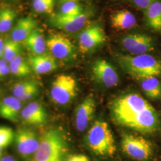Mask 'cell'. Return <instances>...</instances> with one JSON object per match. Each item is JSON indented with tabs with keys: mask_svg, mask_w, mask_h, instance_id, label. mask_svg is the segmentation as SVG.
I'll use <instances>...</instances> for the list:
<instances>
[{
	"mask_svg": "<svg viewBox=\"0 0 161 161\" xmlns=\"http://www.w3.org/2000/svg\"><path fill=\"white\" fill-rule=\"evenodd\" d=\"M66 161H90L86 155L81 154H76L69 156Z\"/></svg>",
	"mask_w": 161,
	"mask_h": 161,
	"instance_id": "33",
	"label": "cell"
},
{
	"mask_svg": "<svg viewBox=\"0 0 161 161\" xmlns=\"http://www.w3.org/2000/svg\"><path fill=\"white\" fill-rule=\"evenodd\" d=\"M47 115L42 104L39 102H32L22 108L20 120L27 125L38 127L46 122Z\"/></svg>",
	"mask_w": 161,
	"mask_h": 161,
	"instance_id": "14",
	"label": "cell"
},
{
	"mask_svg": "<svg viewBox=\"0 0 161 161\" xmlns=\"http://www.w3.org/2000/svg\"><path fill=\"white\" fill-rule=\"evenodd\" d=\"M121 44L125 50L133 56L145 54L154 50L152 38L143 34L125 35L121 39Z\"/></svg>",
	"mask_w": 161,
	"mask_h": 161,
	"instance_id": "11",
	"label": "cell"
},
{
	"mask_svg": "<svg viewBox=\"0 0 161 161\" xmlns=\"http://www.w3.org/2000/svg\"><path fill=\"white\" fill-rule=\"evenodd\" d=\"M14 142L19 155L28 161L39 147L40 137L33 130L22 127L15 131Z\"/></svg>",
	"mask_w": 161,
	"mask_h": 161,
	"instance_id": "7",
	"label": "cell"
},
{
	"mask_svg": "<svg viewBox=\"0 0 161 161\" xmlns=\"http://www.w3.org/2000/svg\"><path fill=\"white\" fill-rule=\"evenodd\" d=\"M39 92H40L39 86L35 82L32 86H31L29 89H28L25 92H24V94L21 97L18 98V99L20 100L22 102L29 101L36 97L38 96Z\"/></svg>",
	"mask_w": 161,
	"mask_h": 161,
	"instance_id": "30",
	"label": "cell"
},
{
	"mask_svg": "<svg viewBox=\"0 0 161 161\" xmlns=\"http://www.w3.org/2000/svg\"><path fill=\"white\" fill-rule=\"evenodd\" d=\"M17 14L10 8L0 10V33H6L12 28Z\"/></svg>",
	"mask_w": 161,
	"mask_h": 161,
	"instance_id": "25",
	"label": "cell"
},
{
	"mask_svg": "<svg viewBox=\"0 0 161 161\" xmlns=\"http://www.w3.org/2000/svg\"><path fill=\"white\" fill-rule=\"evenodd\" d=\"M146 22L151 29L161 30V1H156L144 12Z\"/></svg>",
	"mask_w": 161,
	"mask_h": 161,
	"instance_id": "21",
	"label": "cell"
},
{
	"mask_svg": "<svg viewBox=\"0 0 161 161\" xmlns=\"http://www.w3.org/2000/svg\"><path fill=\"white\" fill-rule=\"evenodd\" d=\"M36 27L37 22L32 16H27L22 17L12 29L10 39L21 43L37 28Z\"/></svg>",
	"mask_w": 161,
	"mask_h": 161,
	"instance_id": "18",
	"label": "cell"
},
{
	"mask_svg": "<svg viewBox=\"0 0 161 161\" xmlns=\"http://www.w3.org/2000/svg\"><path fill=\"white\" fill-rule=\"evenodd\" d=\"M77 84L75 78L69 75H58L52 82L50 96L54 103L66 105L75 97Z\"/></svg>",
	"mask_w": 161,
	"mask_h": 161,
	"instance_id": "5",
	"label": "cell"
},
{
	"mask_svg": "<svg viewBox=\"0 0 161 161\" xmlns=\"http://www.w3.org/2000/svg\"><path fill=\"white\" fill-rule=\"evenodd\" d=\"M116 59L122 69L135 79L141 80L161 76V62L148 54L138 56L118 54Z\"/></svg>",
	"mask_w": 161,
	"mask_h": 161,
	"instance_id": "2",
	"label": "cell"
},
{
	"mask_svg": "<svg viewBox=\"0 0 161 161\" xmlns=\"http://www.w3.org/2000/svg\"><path fill=\"white\" fill-rule=\"evenodd\" d=\"M68 151V143L63 132L52 128L40 137L39 147L28 161H66Z\"/></svg>",
	"mask_w": 161,
	"mask_h": 161,
	"instance_id": "1",
	"label": "cell"
},
{
	"mask_svg": "<svg viewBox=\"0 0 161 161\" xmlns=\"http://www.w3.org/2000/svg\"><path fill=\"white\" fill-rule=\"evenodd\" d=\"M78 1H79V0H60V1L62 2V3H65V2H68V1H74V2H77Z\"/></svg>",
	"mask_w": 161,
	"mask_h": 161,
	"instance_id": "36",
	"label": "cell"
},
{
	"mask_svg": "<svg viewBox=\"0 0 161 161\" xmlns=\"http://www.w3.org/2000/svg\"><path fill=\"white\" fill-rule=\"evenodd\" d=\"M92 75L99 84L108 88L116 86L119 76L113 66L103 59H98L92 64Z\"/></svg>",
	"mask_w": 161,
	"mask_h": 161,
	"instance_id": "12",
	"label": "cell"
},
{
	"mask_svg": "<svg viewBox=\"0 0 161 161\" xmlns=\"http://www.w3.org/2000/svg\"><path fill=\"white\" fill-rule=\"evenodd\" d=\"M134 5L145 12L147 8L157 0H131Z\"/></svg>",
	"mask_w": 161,
	"mask_h": 161,
	"instance_id": "31",
	"label": "cell"
},
{
	"mask_svg": "<svg viewBox=\"0 0 161 161\" xmlns=\"http://www.w3.org/2000/svg\"><path fill=\"white\" fill-rule=\"evenodd\" d=\"M56 0H33L34 10L39 13L52 14Z\"/></svg>",
	"mask_w": 161,
	"mask_h": 161,
	"instance_id": "28",
	"label": "cell"
},
{
	"mask_svg": "<svg viewBox=\"0 0 161 161\" xmlns=\"http://www.w3.org/2000/svg\"><path fill=\"white\" fill-rule=\"evenodd\" d=\"M161 125V120L155 109L152 106L140 112L124 125L143 133L156 131Z\"/></svg>",
	"mask_w": 161,
	"mask_h": 161,
	"instance_id": "8",
	"label": "cell"
},
{
	"mask_svg": "<svg viewBox=\"0 0 161 161\" xmlns=\"http://www.w3.org/2000/svg\"><path fill=\"white\" fill-rule=\"evenodd\" d=\"M150 105L141 95L130 93L114 100L111 103L110 112L114 120L124 126L127 122Z\"/></svg>",
	"mask_w": 161,
	"mask_h": 161,
	"instance_id": "4",
	"label": "cell"
},
{
	"mask_svg": "<svg viewBox=\"0 0 161 161\" xmlns=\"http://www.w3.org/2000/svg\"><path fill=\"white\" fill-rule=\"evenodd\" d=\"M4 46V41L0 38V59H2V58H3Z\"/></svg>",
	"mask_w": 161,
	"mask_h": 161,
	"instance_id": "34",
	"label": "cell"
},
{
	"mask_svg": "<svg viewBox=\"0 0 161 161\" xmlns=\"http://www.w3.org/2000/svg\"><path fill=\"white\" fill-rule=\"evenodd\" d=\"M1 92H1V88H0V96H1Z\"/></svg>",
	"mask_w": 161,
	"mask_h": 161,
	"instance_id": "39",
	"label": "cell"
},
{
	"mask_svg": "<svg viewBox=\"0 0 161 161\" xmlns=\"http://www.w3.org/2000/svg\"><path fill=\"white\" fill-rule=\"evenodd\" d=\"M96 102L92 96L86 98L78 106L75 112V126L78 131L82 132L86 130L94 115Z\"/></svg>",
	"mask_w": 161,
	"mask_h": 161,
	"instance_id": "15",
	"label": "cell"
},
{
	"mask_svg": "<svg viewBox=\"0 0 161 161\" xmlns=\"http://www.w3.org/2000/svg\"><path fill=\"white\" fill-rule=\"evenodd\" d=\"M28 62L32 70L38 75L49 74L58 68L56 58L51 54L46 53L40 55L31 56Z\"/></svg>",
	"mask_w": 161,
	"mask_h": 161,
	"instance_id": "17",
	"label": "cell"
},
{
	"mask_svg": "<svg viewBox=\"0 0 161 161\" xmlns=\"http://www.w3.org/2000/svg\"><path fill=\"white\" fill-rule=\"evenodd\" d=\"M15 131L12 128L7 126H0V147L4 149L9 146L14 142Z\"/></svg>",
	"mask_w": 161,
	"mask_h": 161,
	"instance_id": "27",
	"label": "cell"
},
{
	"mask_svg": "<svg viewBox=\"0 0 161 161\" xmlns=\"http://www.w3.org/2000/svg\"><path fill=\"white\" fill-rule=\"evenodd\" d=\"M35 83V82L34 80H26L15 84L12 87V94L13 96L17 98L21 97L24 94V92L28 89H29L31 86H32Z\"/></svg>",
	"mask_w": 161,
	"mask_h": 161,
	"instance_id": "29",
	"label": "cell"
},
{
	"mask_svg": "<svg viewBox=\"0 0 161 161\" xmlns=\"http://www.w3.org/2000/svg\"><path fill=\"white\" fill-rule=\"evenodd\" d=\"M21 43L12 40V39L4 41L3 59L9 64L15 58L22 53Z\"/></svg>",
	"mask_w": 161,
	"mask_h": 161,
	"instance_id": "24",
	"label": "cell"
},
{
	"mask_svg": "<svg viewBox=\"0 0 161 161\" xmlns=\"http://www.w3.org/2000/svg\"><path fill=\"white\" fill-rule=\"evenodd\" d=\"M83 12L82 7L77 2L68 1L63 3L58 14L66 16H76Z\"/></svg>",
	"mask_w": 161,
	"mask_h": 161,
	"instance_id": "26",
	"label": "cell"
},
{
	"mask_svg": "<svg viewBox=\"0 0 161 161\" xmlns=\"http://www.w3.org/2000/svg\"><path fill=\"white\" fill-rule=\"evenodd\" d=\"M112 27L117 30L132 29L137 25V20L132 13L127 10H122L114 13L110 17Z\"/></svg>",
	"mask_w": 161,
	"mask_h": 161,
	"instance_id": "19",
	"label": "cell"
},
{
	"mask_svg": "<svg viewBox=\"0 0 161 161\" xmlns=\"http://www.w3.org/2000/svg\"><path fill=\"white\" fill-rule=\"evenodd\" d=\"M23 42L32 55H40L46 52V40L42 32L37 28L35 29Z\"/></svg>",
	"mask_w": 161,
	"mask_h": 161,
	"instance_id": "20",
	"label": "cell"
},
{
	"mask_svg": "<svg viewBox=\"0 0 161 161\" xmlns=\"http://www.w3.org/2000/svg\"><path fill=\"white\" fill-rule=\"evenodd\" d=\"M22 102L14 96H8L0 100V117L12 122L20 119Z\"/></svg>",
	"mask_w": 161,
	"mask_h": 161,
	"instance_id": "16",
	"label": "cell"
},
{
	"mask_svg": "<svg viewBox=\"0 0 161 161\" xmlns=\"http://www.w3.org/2000/svg\"><path fill=\"white\" fill-rule=\"evenodd\" d=\"M10 73L9 64L4 59H0V78H4Z\"/></svg>",
	"mask_w": 161,
	"mask_h": 161,
	"instance_id": "32",
	"label": "cell"
},
{
	"mask_svg": "<svg viewBox=\"0 0 161 161\" xmlns=\"http://www.w3.org/2000/svg\"><path fill=\"white\" fill-rule=\"evenodd\" d=\"M0 161H17L13 156L10 155L3 156Z\"/></svg>",
	"mask_w": 161,
	"mask_h": 161,
	"instance_id": "35",
	"label": "cell"
},
{
	"mask_svg": "<svg viewBox=\"0 0 161 161\" xmlns=\"http://www.w3.org/2000/svg\"><path fill=\"white\" fill-rule=\"evenodd\" d=\"M86 140L87 146L96 155L107 158L115 155V140L107 122L96 121L88 131Z\"/></svg>",
	"mask_w": 161,
	"mask_h": 161,
	"instance_id": "3",
	"label": "cell"
},
{
	"mask_svg": "<svg viewBox=\"0 0 161 161\" xmlns=\"http://www.w3.org/2000/svg\"><path fill=\"white\" fill-rule=\"evenodd\" d=\"M8 1H16L17 0H8Z\"/></svg>",
	"mask_w": 161,
	"mask_h": 161,
	"instance_id": "38",
	"label": "cell"
},
{
	"mask_svg": "<svg viewBox=\"0 0 161 161\" xmlns=\"http://www.w3.org/2000/svg\"><path fill=\"white\" fill-rule=\"evenodd\" d=\"M3 149L0 147V159H1V158L3 157Z\"/></svg>",
	"mask_w": 161,
	"mask_h": 161,
	"instance_id": "37",
	"label": "cell"
},
{
	"mask_svg": "<svg viewBox=\"0 0 161 161\" xmlns=\"http://www.w3.org/2000/svg\"><path fill=\"white\" fill-rule=\"evenodd\" d=\"M141 86L145 94L152 99L161 97V82L155 76L141 80Z\"/></svg>",
	"mask_w": 161,
	"mask_h": 161,
	"instance_id": "22",
	"label": "cell"
},
{
	"mask_svg": "<svg viewBox=\"0 0 161 161\" xmlns=\"http://www.w3.org/2000/svg\"><path fill=\"white\" fill-rule=\"evenodd\" d=\"M10 73L17 77H24L29 75L32 69L28 61L25 58L19 55L9 64Z\"/></svg>",
	"mask_w": 161,
	"mask_h": 161,
	"instance_id": "23",
	"label": "cell"
},
{
	"mask_svg": "<svg viewBox=\"0 0 161 161\" xmlns=\"http://www.w3.org/2000/svg\"><path fill=\"white\" fill-rule=\"evenodd\" d=\"M47 48L56 59L69 61L76 57V48L69 38L62 34H52L46 40Z\"/></svg>",
	"mask_w": 161,
	"mask_h": 161,
	"instance_id": "9",
	"label": "cell"
},
{
	"mask_svg": "<svg viewBox=\"0 0 161 161\" xmlns=\"http://www.w3.org/2000/svg\"><path fill=\"white\" fill-rule=\"evenodd\" d=\"M90 14L88 12H84L79 16H66L58 13L52 16L50 23L54 26L66 32H77L85 27L89 20Z\"/></svg>",
	"mask_w": 161,
	"mask_h": 161,
	"instance_id": "13",
	"label": "cell"
},
{
	"mask_svg": "<svg viewBox=\"0 0 161 161\" xmlns=\"http://www.w3.org/2000/svg\"><path fill=\"white\" fill-rule=\"evenodd\" d=\"M106 40L104 30L98 24H94L82 29L78 36L79 50L86 54L103 44Z\"/></svg>",
	"mask_w": 161,
	"mask_h": 161,
	"instance_id": "10",
	"label": "cell"
},
{
	"mask_svg": "<svg viewBox=\"0 0 161 161\" xmlns=\"http://www.w3.org/2000/svg\"><path fill=\"white\" fill-rule=\"evenodd\" d=\"M121 147L126 155L137 161H147L153 154L152 145L149 141L132 134L125 133L122 135Z\"/></svg>",
	"mask_w": 161,
	"mask_h": 161,
	"instance_id": "6",
	"label": "cell"
}]
</instances>
